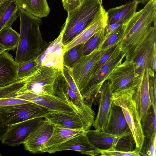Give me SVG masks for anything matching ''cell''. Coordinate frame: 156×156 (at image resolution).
<instances>
[{"mask_svg": "<svg viewBox=\"0 0 156 156\" xmlns=\"http://www.w3.org/2000/svg\"><path fill=\"white\" fill-rule=\"evenodd\" d=\"M122 25L120 48L125 53L126 59L133 60L156 28V0H149Z\"/></svg>", "mask_w": 156, "mask_h": 156, "instance_id": "1", "label": "cell"}, {"mask_svg": "<svg viewBox=\"0 0 156 156\" xmlns=\"http://www.w3.org/2000/svg\"><path fill=\"white\" fill-rule=\"evenodd\" d=\"M19 16L20 30L15 59L17 64L36 58L45 45L39 29L42 20L21 8Z\"/></svg>", "mask_w": 156, "mask_h": 156, "instance_id": "2", "label": "cell"}, {"mask_svg": "<svg viewBox=\"0 0 156 156\" xmlns=\"http://www.w3.org/2000/svg\"><path fill=\"white\" fill-rule=\"evenodd\" d=\"M103 0H83L80 5L68 12L61 31L63 46L83 30L98 12Z\"/></svg>", "mask_w": 156, "mask_h": 156, "instance_id": "3", "label": "cell"}, {"mask_svg": "<svg viewBox=\"0 0 156 156\" xmlns=\"http://www.w3.org/2000/svg\"><path fill=\"white\" fill-rule=\"evenodd\" d=\"M134 92V88H131L113 92L112 99L115 105L121 108L140 153L144 136L140 118L133 98Z\"/></svg>", "mask_w": 156, "mask_h": 156, "instance_id": "4", "label": "cell"}, {"mask_svg": "<svg viewBox=\"0 0 156 156\" xmlns=\"http://www.w3.org/2000/svg\"><path fill=\"white\" fill-rule=\"evenodd\" d=\"M62 73V71L58 69L40 66L28 79L18 94L29 92L39 95L57 96Z\"/></svg>", "mask_w": 156, "mask_h": 156, "instance_id": "5", "label": "cell"}, {"mask_svg": "<svg viewBox=\"0 0 156 156\" xmlns=\"http://www.w3.org/2000/svg\"><path fill=\"white\" fill-rule=\"evenodd\" d=\"M125 57L126 54L121 50L119 44L107 61L90 78L81 93L83 99L90 107L98 97L101 87L108 76Z\"/></svg>", "mask_w": 156, "mask_h": 156, "instance_id": "6", "label": "cell"}, {"mask_svg": "<svg viewBox=\"0 0 156 156\" xmlns=\"http://www.w3.org/2000/svg\"><path fill=\"white\" fill-rule=\"evenodd\" d=\"M84 133L90 142L100 150L112 148L122 151L131 152L136 147L135 140L130 130L121 135L90 129L85 131Z\"/></svg>", "mask_w": 156, "mask_h": 156, "instance_id": "7", "label": "cell"}, {"mask_svg": "<svg viewBox=\"0 0 156 156\" xmlns=\"http://www.w3.org/2000/svg\"><path fill=\"white\" fill-rule=\"evenodd\" d=\"M48 111L32 102L0 108V115L7 126L32 119L44 117Z\"/></svg>", "mask_w": 156, "mask_h": 156, "instance_id": "8", "label": "cell"}, {"mask_svg": "<svg viewBox=\"0 0 156 156\" xmlns=\"http://www.w3.org/2000/svg\"><path fill=\"white\" fill-rule=\"evenodd\" d=\"M16 97L38 104L45 108L48 112L54 111L77 114L82 118L81 112L76 106L69 100L57 95H39L27 92L18 94Z\"/></svg>", "mask_w": 156, "mask_h": 156, "instance_id": "9", "label": "cell"}, {"mask_svg": "<svg viewBox=\"0 0 156 156\" xmlns=\"http://www.w3.org/2000/svg\"><path fill=\"white\" fill-rule=\"evenodd\" d=\"M102 51L97 47L90 54L83 55L69 69L81 94L88 83L94 66Z\"/></svg>", "mask_w": 156, "mask_h": 156, "instance_id": "10", "label": "cell"}, {"mask_svg": "<svg viewBox=\"0 0 156 156\" xmlns=\"http://www.w3.org/2000/svg\"><path fill=\"white\" fill-rule=\"evenodd\" d=\"M108 79L110 81L113 92L135 88L137 82L134 62L126 59L113 69L106 80Z\"/></svg>", "mask_w": 156, "mask_h": 156, "instance_id": "11", "label": "cell"}, {"mask_svg": "<svg viewBox=\"0 0 156 156\" xmlns=\"http://www.w3.org/2000/svg\"><path fill=\"white\" fill-rule=\"evenodd\" d=\"M133 61L135 63L136 82L143 71L148 67L149 71L156 70V28L151 32L147 40Z\"/></svg>", "mask_w": 156, "mask_h": 156, "instance_id": "12", "label": "cell"}, {"mask_svg": "<svg viewBox=\"0 0 156 156\" xmlns=\"http://www.w3.org/2000/svg\"><path fill=\"white\" fill-rule=\"evenodd\" d=\"M63 48L62 33L61 31L55 40L45 44L41 53L36 58L38 68L45 66L62 71L64 67Z\"/></svg>", "mask_w": 156, "mask_h": 156, "instance_id": "13", "label": "cell"}, {"mask_svg": "<svg viewBox=\"0 0 156 156\" xmlns=\"http://www.w3.org/2000/svg\"><path fill=\"white\" fill-rule=\"evenodd\" d=\"M149 69L147 67L139 78L133 95L142 126L144 123L152 106L149 91Z\"/></svg>", "mask_w": 156, "mask_h": 156, "instance_id": "14", "label": "cell"}, {"mask_svg": "<svg viewBox=\"0 0 156 156\" xmlns=\"http://www.w3.org/2000/svg\"><path fill=\"white\" fill-rule=\"evenodd\" d=\"M43 118L32 119L9 126L1 141L3 144L10 146H17L23 144Z\"/></svg>", "mask_w": 156, "mask_h": 156, "instance_id": "15", "label": "cell"}, {"mask_svg": "<svg viewBox=\"0 0 156 156\" xmlns=\"http://www.w3.org/2000/svg\"><path fill=\"white\" fill-rule=\"evenodd\" d=\"M107 11L103 5L87 26L70 41L63 46V53L77 45L85 43L96 32L105 27L108 23Z\"/></svg>", "mask_w": 156, "mask_h": 156, "instance_id": "16", "label": "cell"}, {"mask_svg": "<svg viewBox=\"0 0 156 156\" xmlns=\"http://www.w3.org/2000/svg\"><path fill=\"white\" fill-rule=\"evenodd\" d=\"M54 126L46 119H43L23 143L25 149L33 154L40 153L41 148L51 137Z\"/></svg>", "mask_w": 156, "mask_h": 156, "instance_id": "17", "label": "cell"}, {"mask_svg": "<svg viewBox=\"0 0 156 156\" xmlns=\"http://www.w3.org/2000/svg\"><path fill=\"white\" fill-rule=\"evenodd\" d=\"M113 93L110 80H105L99 92L98 112L92 126L95 130L104 131L113 102Z\"/></svg>", "mask_w": 156, "mask_h": 156, "instance_id": "18", "label": "cell"}, {"mask_svg": "<svg viewBox=\"0 0 156 156\" xmlns=\"http://www.w3.org/2000/svg\"><path fill=\"white\" fill-rule=\"evenodd\" d=\"M44 118L55 126L64 128L84 131L90 128L85 120L77 114L49 111Z\"/></svg>", "mask_w": 156, "mask_h": 156, "instance_id": "19", "label": "cell"}, {"mask_svg": "<svg viewBox=\"0 0 156 156\" xmlns=\"http://www.w3.org/2000/svg\"><path fill=\"white\" fill-rule=\"evenodd\" d=\"M66 150H73L90 156L99 155L100 150L89 140L84 132L69 139L50 151L48 153Z\"/></svg>", "mask_w": 156, "mask_h": 156, "instance_id": "20", "label": "cell"}, {"mask_svg": "<svg viewBox=\"0 0 156 156\" xmlns=\"http://www.w3.org/2000/svg\"><path fill=\"white\" fill-rule=\"evenodd\" d=\"M129 130L121 108L112 102L104 131L121 135Z\"/></svg>", "mask_w": 156, "mask_h": 156, "instance_id": "21", "label": "cell"}, {"mask_svg": "<svg viewBox=\"0 0 156 156\" xmlns=\"http://www.w3.org/2000/svg\"><path fill=\"white\" fill-rule=\"evenodd\" d=\"M63 99L69 100L81 112L82 117L90 128L94 121L95 113L85 102L80 100L71 89L63 75L62 80Z\"/></svg>", "mask_w": 156, "mask_h": 156, "instance_id": "22", "label": "cell"}, {"mask_svg": "<svg viewBox=\"0 0 156 156\" xmlns=\"http://www.w3.org/2000/svg\"><path fill=\"white\" fill-rule=\"evenodd\" d=\"M17 64L7 51L0 55V87L17 80Z\"/></svg>", "mask_w": 156, "mask_h": 156, "instance_id": "23", "label": "cell"}, {"mask_svg": "<svg viewBox=\"0 0 156 156\" xmlns=\"http://www.w3.org/2000/svg\"><path fill=\"white\" fill-rule=\"evenodd\" d=\"M84 131L55 126L51 137L41 148L40 153H48L61 144L72 137L83 133Z\"/></svg>", "mask_w": 156, "mask_h": 156, "instance_id": "24", "label": "cell"}, {"mask_svg": "<svg viewBox=\"0 0 156 156\" xmlns=\"http://www.w3.org/2000/svg\"><path fill=\"white\" fill-rule=\"evenodd\" d=\"M140 3L136 1H129L117 7L109 9L107 11L108 24L120 22L122 24L127 22L136 12Z\"/></svg>", "mask_w": 156, "mask_h": 156, "instance_id": "25", "label": "cell"}, {"mask_svg": "<svg viewBox=\"0 0 156 156\" xmlns=\"http://www.w3.org/2000/svg\"><path fill=\"white\" fill-rule=\"evenodd\" d=\"M20 9L15 0H5L0 5V31L11 27L20 16Z\"/></svg>", "mask_w": 156, "mask_h": 156, "instance_id": "26", "label": "cell"}, {"mask_svg": "<svg viewBox=\"0 0 156 156\" xmlns=\"http://www.w3.org/2000/svg\"><path fill=\"white\" fill-rule=\"evenodd\" d=\"M20 9L39 18L47 17L50 9L47 0H15Z\"/></svg>", "mask_w": 156, "mask_h": 156, "instance_id": "27", "label": "cell"}, {"mask_svg": "<svg viewBox=\"0 0 156 156\" xmlns=\"http://www.w3.org/2000/svg\"><path fill=\"white\" fill-rule=\"evenodd\" d=\"M19 34L11 27H6L0 31V46L5 51L14 50L17 48Z\"/></svg>", "mask_w": 156, "mask_h": 156, "instance_id": "28", "label": "cell"}, {"mask_svg": "<svg viewBox=\"0 0 156 156\" xmlns=\"http://www.w3.org/2000/svg\"><path fill=\"white\" fill-rule=\"evenodd\" d=\"M83 44L77 45L63 53V63L64 66L69 69H70L84 55Z\"/></svg>", "mask_w": 156, "mask_h": 156, "instance_id": "29", "label": "cell"}, {"mask_svg": "<svg viewBox=\"0 0 156 156\" xmlns=\"http://www.w3.org/2000/svg\"><path fill=\"white\" fill-rule=\"evenodd\" d=\"M32 75L25 78L18 80L9 85L0 87V99L17 96L19 91Z\"/></svg>", "mask_w": 156, "mask_h": 156, "instance_id": "30", "label": "cell"}, {"mask_svg": "<svg viewBox=\"0 0 156 156\" xmlns=\"http://www.w3.org/2000/svg\"><path fill=\"white\" fill-rule=\"evenodd\" d=\"M38 69L36 58L17 64V79L31 76Z\"/></svg>", "mask_w": 156, "mask_h": 156, "instance_id": "31", "label": "cell"}, {"mask_svg": "<svg viewBox=\"0 0 156 156\" xmlns=\"http://www.w3.org/2000/svg\"><path fill=\"white\" fill-rule=\"evenodd\" d=\"M106 31V27L96 32L84 43V55L90 54L98 47L103 39Z\"/></svg>", "mask_w": 156, "mask_h": 156, "instance_id": "32", "label": "cell"}, {"mask_svg": "<svg viewBox=\"0 0 156 156\" xmlns=\"http://www.w3.org/2000/svg\"><path fill=\"white\" fill-rule=\"evenodd\" d=\"M156 107L152 106L147 119L142 126L144 137L151 135L156 132Z\"/></svg>", "mask_w": 156, "mask_h": 156, "instance_id": "33", "label": "cell"}, {"mask_svg": "<svg viewBox=\"0 0 156 156\" xmlns=\"http://www.w3.org/2000/svg\"><path fill=\"white\" fill-rule=\"evenodd\" d=\"M156 132L144 137L140 154V156H155Z\"/></svg>", "mask_w": 156, "mask_h": 156, "instance_id": "34", "label": "cell"}, {"mask_svg": "<svg viewBox=\"0 0 156 156\" xmlns=\"http://www.w3.org/2000/svg\"><path fill=\"white\" fill-rule=\"evenodd\" d=\"M123 31L122 25L111 34L98 48L99 51H104L112 45L120 42Z\"/></svg>", "mask_w": 156, "mask_h": 156, "instance_id": "35", "label": "cell"}, {"mask_svg": "<svg viewBox=\"0 0 156 156\" xmlns=\"http://www.w3.org/2000/svg\"><path fill=\"white\" fill-rule=\"evenodd\" d=\"M100 155L102 156H140L139 151L136 147L135 150L131 152H124L116 150L115 148H110L105 150H100Z\"/></svg>", "mask_w": 156, "mask_h": 156, "instance_id": "36", "label": "cell"}, {"mask_svg": "<svg viewBox=\"0 0 156 156\" xmlns=\"http://www.w3.org/2000/svg\"><path fill=\"white\" fill-rule=\"evenodd\" d=\"M62 73L64 76L71 89L75 93L80 100L84 101L70 74L69 69L64 66Z\"/></svg>", "mask_w": 156, "mask_h": 156, "instance_id": "37", "label": "cell"}, {"mask_svg": "<svg viewBox=\"0 0 156 156\" xmlns=\"http://www.w3.org/2000/svg\"><path fill=\"white\" fill-rule=\"evenodd\" d=\"M156 75L150 76L149 78V91L151 105L156 107Z\"/></svg>", "mask_w": 156, "mask_h": 156, "instance_id": "38", "label": "cell"}, {"mask_svg": "<svg viewBox=\"0 0 156 156\" xmlns=\"http://www.w3.org/2000/svg\"><path fill=\"white\" fill-rule=\"evenodd\" d=\"M29 102L30 101L18 98L16 97L2 98L0 99V108L24 103Z\"/></svg>", "mask_w": 156, "mask_h": 156, "instance_id": "39", "label": "cell"}, {"mask_svg": "<svg viewBox=\"0 0 156 156\" xmlns=\"http://www.w3.org/2000/svg\"><path fill=\"white\" fill-rule=\"evenodd\" d=\"M80 4V0H67L63 5L65 10L68 12L73 9Z\"/></svg>", "mask_w": 156, "mask_h": 156, "instance_id": "40", "label": "cell"}, {"mask_svg": "<svg viewBox=\"0 0 156 156\" xmlns=\"http://www.w3.org/2000/svg\"><path fill=\"white\" fill-rule=\"evenodd\" d=\"M9 126L4 124L0 115V141H1L5 136Z\"/></svg>", "mask_w": 156, "mask_h": 156, "instance_id": "41", "label": "cell"}, {"mask_svg": "<svg viewBox=\"0 0 156 156\" xmlns=\"http://www.w3.org/2000/svg\"><path fill=\"white\" fill-rule=\"evenodd\" d=\"M132 1H136L139 2L140 3L142 4H146L149 0H132Z\"/></svg>", "mask_w": 156, "mask_h": 156, "instance_id": "42", "label": "cell"}, {"mask_svg": "<svg viewBox=\"0 0 156 156\" xmlns=\"http://www.w3.org/2000/svg\"><path fill=\"white\" fill-rule=\"evenodd\" d=\"M5 51H6L0 46V55Z\"/></svg>", "mask_w": 156, "mask_h": 156, "instance_id": "43", "label": "cell"}, {"mask_svg": "<svg viewBox=\"0 0 156 156\" xmlns=\"http://www.w3.org/2000/svg\"><path fill=\"white\" fill-rule=\"evenodd\" d=\"M67 0H62V2L63 3H64Z\"/></svg>", "mask_w": 156, "mask_h": 156, "instance_id": "44", "label": "cell"}, {"mask_svg": "<svg viewBox=\"0 0 156 156\" xmlns=\"http://www.w3.org/2000/svg\"><path fill=\"white\" fill-rule=\"evenodd\" d=\"M80 3H81L82 2V1H83V0H80Z\"/></svg>", "mask_w": 156, "mask_h": 156, "instance_id": "45", "label": "cell"}, {"mask_svg": "<svg viewBox=\"0 0 156 156\" xmlns=\"http://www.w3.org/2000/svg\"><path fill=\"white\" fill-rule=\"evenodd\" d=\"M2 156V155L0 153V156Z\"/></svg>", "mask_w": 156, "mask_h": 156, "instance_id": "46", "label": "cell"}]
</instances>
